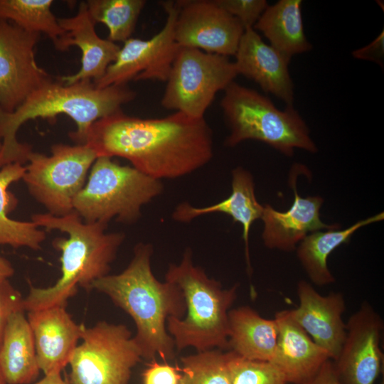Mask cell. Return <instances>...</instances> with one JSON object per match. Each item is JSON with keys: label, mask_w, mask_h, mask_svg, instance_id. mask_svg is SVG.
Masks as SVG:
<instances>
[{"label": "cell", "mask_w": 384, "mask_h": 384, "mask_svg": "<svg viewBox=\"0 0 384 384\" xmlns=\"http://www.w3.org/2000/svg\"><path fill=\"white\" fill-rule=\"evenodd\" d=\"M82 144L97 157L126 159L134 168L160 181L190 174L213 156V132L205 118L181 112L142 119L120 110L95 122Z\"/></svg>", "instance_id": "obj_1"}, {"label": "cell", "mask_w": 384, "mask_h": 384, "mask_svg": "<svg viewBox=\"0 0 384 384\" xmlns=\"http://www.w3.org/2000/svg\"><path fill=\"white\" fill-rule=\"evenodd\" d=\"M153 246L138 243L128 266L120 273L107 274L96 280L92 289L107 295L128 314L136 325L133 338L142 358L163 360L175 357V344L166 329L169 317L182 319L186 302L179 287L171 282L159 281L151 267Z\"/></svg>", "instance_id": "obj_2"}, {"label": "cell", "mask_w": 384, "mask_h": 384, "mask_svg": "<svg viewBox=\"0 0 384 384\" xmlns=\"http://www.w3.org/2000/svg\"><path fill=\"white\" fill-rule=\"evenodd\" d=\"M135 95L127 85L97 87L91 80L65 85L53 78L30 94L13 112L0 107V169L9 164L27 162L31 147L16 138L18 130L27 121L65 114L77 127L69 136L77 144H82L95 122L120 110Z\"/></svg>", "instance_id": "obj_3"}, {"label": "cell", "mask_w": 384, "mask_h": 384, "mask_svg": "<svg viewBox=\"0 0 384 384\" xmlns=\"http://www.w3.org/2000/svg\"><path fill=\"white\" fill-rule=\"evenodd\" d=\"M31 219L38 227L58 230L68 237L53 242L61 252V276L48 287L30 285L29 293L23 301L25 311L65 306L78 287L89 292L96 280L109 274L110 265L124 239V234L106 233L107 224L85 223L74 211L63 216L38 213Z\"/></svg>", "instance_id": "obj_4"}, {"label": "cell", "mask_w": 384, "mask_h": 384, "mask_svg": "<svg viewBox=\"0 0 384 384\" xmlns=\"http://www.w3.org/2000/svg\"><path fill=\"white\" fill-rule=\"evenodd\" d=\"M165 281L179 287L186 306L183 318L169 317L166 321L176 349H228V311L237 297L238 284L225 289L220 282L209 278L194 265L190 248L186 249L180 263L169 265Z\"/></svg>", "instance_id": "obj_5"}, {"label": "cell", "mask_w": 384, "mask_h": 384, "mask_svg": "<svg viewBox=\"0 0 384 384\" xmlns=\"http://www.w3.org/2000/svg\"><path fill=\"white\" fill-rule=\"evenodd\" d=\"M223 91L220 107L230 131L225 146L256 140L289 157L295 149L318 151L307 124L293 105L279 110L267 97L235 81Z\"/></svg>", "instance_id": "obj_6"}, {"label": "cell", "mask_w": 384, "mask_h": 384, "mask_svg": "<svg viewBox=\"0 0 384 384\" xmlns=\"http://www.w3.org/2000/svg\"><path fill=\"white\" fill-rule=\"evenodd\" d=\"M163 188L161 181L133 166L120 165L111 157L100 156L74 199L73 210L85 223L107 225L115 218L132 223L140 218L142 207L159 196Z\"/></svg>", "instance_id": "obj_7"}, {"label": "cell", "mask_w": 384, "mask_h": 384, "mask_svg": "<svg viewBox=\"0 0 384 384\" xmlns=\"http://www.w3.org/2000/svg\"><path fill=\"white\" fill-rule=\"evenodd\" d=\"M97 158L85 144H53L50 156L31 151L22 179L48 213L63 216L74 211V199Z\"/></svg>", "instance_id": "obj_8"}, {"label": "cell", "mask_w": 384, "mask_h": 384, "mask_svg": "<svg viewBox=\"0 0 384 384\" xmlns=\"http://www.w3.org/2000/svg\"><path fill=\"white\" fill-rule=\"evenodd\" d=\"M238 75L234 62L228 56L178 46L161 105L193 118H203L216 94Z\"/></svg>", "instance_id": "obj_9"}, {"label": "cell", "mask_w": 384, "mask_h": 384, "mask_svg": "<svg viewBox=\"0 0 384 384\" xmlns=\"http://www.w3.org/2000/svg\"><path fill=\"white\" fill-rule=\"evenodd\" d=\"M69 362L70 384H128L142 356L131 331L124 324L100 321L83 325Z\"/></svg>", "instance_id": "obj_10"}, {"label": "cell", "mask_w": 384, "mask_h": 384, "mask_svg": "<svg viewBox=\"0 0 384 384\" xmlns=\"http://www.w3.org/2000/svg\"><path fill=\"white\" fill-rule=\"evenodd\" d=\"M161 4L166 14L162 29L147 40L130 38L124 41L104 75L93 82L95 86L122 85L132 80L166 82L179 46L174 36L178 8L174 1H161Z\"/></svg>", "instance_id": "obj_11"}, {"label": "cell", "mask_w": 384, "mask_h": 384, "mask_svg": "<svg viewBox=\"0 0 384 384\" xmlns=\"http://www.w3.org/2000/svg\"><path fill=\"white\" fill-rule=\"evenodd\" d=\"M41 34L0 19V107L15 110L33 91L52 80L35 58Z\"/></svg>", "instance_id": "obj_12"}, {"label": "cell", "mask_w": 384, "mask_h": 384, "mask_svg": "<svg viewBox=\"0 0 384 384\" xmlns=\"http://www.w3.org/2000/svg\"><path fill=\"white\" fill-rule=\"evenodd\" d=\"M174 36L179 46L235 55L245 28L215 0L176 1Z\"/></svg>", "instance_id": "obj_13"}, {"label": "cell", "mask_w": 384, "mask_h": 384, "mask_svg": "<svg viewBox=\"0 0 384 384\" xmlns=\"http://www.w3.org/2000/svg\"><path fill=\"white\" fill-rule=\"evenodd\" d=\"M383 329L381 316L363 301L346 324L345 340L332 361L341 384H374L383 359L380 346Z\"/></svg>", "instance_id": "obj_14"}, {"label": "cell", "mask_w": 384, "mask_h": 384, "mask_svg": "<svg viewBox=\"0 0 384 384\" xmlns=\"http://www.w3.org/2000/svg\"><path fill=\"white\" fill-rule=\"evenodd\" d=\"M297 293L299 304L289 310L291 316L334 361L346 335L343 320L346 309L343 294L333 292L321 295L304 280L297 283Z\"/></svg>", "instance_id": "obj_15"}, {"label": "cell", "mask_w": 384, "mask_h": 384, "mask_svg": "<svg viewBox=\"0 0 384 384\" xmlns=\"http://www.w3.org/2000/svg\"><path fill=\"white\" fill-rule=\"evenodd\" d=\"M297 175L291 177L294 201L286 211L275 210L269 204L264 205L262 219L264 229L262 238L266 247L291 252L309 233L322 229H339L337 223L326 224L320 218L322 197L299 195L296 184Z\"/></svg>", "instance_id": "obj_16"}, {"label": "cell", "mask_w": 384, "mask_h": 384, "mask_svg": "<svg viewBox=\"0 0 384 384\" xmlns=\"http://www.w3.org/2000/svg\"><path fill=\"white\" fill-rule=\"evenodd\" d=\"M27 319L41 370L44 375L61 373L81 338L84 324H77L60 306L28 311Z\"/></svg>", "instance_id": "obj_17"}, {"label": "cell", "mask_w": 384, "mask_h": 384, "mask_svg": "<svg viewBox=\"0 0 384 384\" xmlns=\"http://www.w3.org/2000/svg\"><path fill=\"white\" fill-rule=\"evenodd\" d=\"M235 56L238 75L252 80L287 105H293L294 84L288 68L291 58L265 43L253 28L245 29Z\"/></svg>", "instance_id": "obj_18"}, {"label": "cell", "mask_w": 384, "mask_h": 384, "mask_svg": "<svg viewBox=\"0 0 384 384\" xmlns=\"http://www.w3.org/2000/svg\"><path fill=\"white\" fill-rule=\"evenodd\" d=\"M274 319L277 339L271 363L284 374L288 383L308 384L331 360L329 354L292 319L289 310L277 311Z\"/></svg>", "instance_id": "obj_19"}, {"label": "cell", "mask_w": 384, "mask_h": 384, "mask_svg": "<svg viewBox=\"0 0 384 384\" xmlns=\"http://www.w3.org/2000/svg\"><path fill=\"white\" fill-rule=\"evenodd\" d=\"M60 27L66 32L60 51L76 46L82 53L81 66L75 74L58 77L65 85L82 80L93 82L100 79L108 66L115 60L120 46L108 39L101 38L96 33L85 1L80 3L77 14L72 17L58 18Z\"/></svg>", "instance_id": "obj_20"}, {"label": "cell", "mask_w": 384, "mask_h": 384, "mask_svg": "<svg viewBox=\"0 0 384 384\" xmlns=\"http://www.w3.org/2000/svg\"><path fill=\"white\" fill-rule=\"evenodd\" d=\"M232 191L225 199L204 207H195L188 202L179 203L172 213L173 219L181 223H188L201 215L222 213L230 215L234 222L242 227V238L249 269V234L252 223L261 218L264 206L257 200L255 183L250 172L238 166L232 171Z\"/></svg>", "instance_id": "obj_21"}, {"label": "cell", "mask_w": 384, "mask_h": 384, "mask_svg": "<svg viewBox=\"0 0 384 384\" xmlns=\"http://www.w3.org/2000/svg\"><path fill=\"white\" fill-rule=\"evenodd\" d=\"M228 325L230 351L248 360L272 361L277 339L274 319H265L242 306L228 311Z\"/></svg>", "instance_id": "obj_22"}, {"label": "cell", "mask_w": 384, "mask_h": 384, "mask_svg": "<svg viewBox=\"0 0 384 384\" xmlns=\"http://www.w3.org/2000/svg\"><path fill=\"white\" fill-rule=\"evenodd\" d=\"M24 312L18 311L11 316L0 348V368L6 384H32L41 371Z\"/></svg>", "instance_id": "obj_23"}, {"label": "cell", "mask_w": 384, "mask_h": 384, "mask_svg": "<svg viewBox=\"0 0 384 384\" xmlns=\"http://www.w3.org/2000/svg\"><path fill=\"white\" fill-rule=\"evenodd\" d=\"M302 4L301 0H279L268 5L253 27L289 58L312 48L304 33Z\"/></svg>", "instance_id": "obj_24"}, {"label": "cell", "mask_w": 384, "mask_h": 384, "mask_svg": "<svg viewBox=\"0 0 384 384\" xmlns=\"http://www.w3.org/2000/svg\"><path fill=\"white\" fill-rule=\"evenodd\" d=\"M384 213H380L357 221L343 229L318 230L307 235L297 246V256L310 281L316 286H326L335 282L327 265L330 254L342 244L348 243L351 236L361 228L381 221Z\"/></svg>", "instance_id": "obj_25"}, {"label": "cell", "mask_w": 384, "mask_h": 384, "mask_svg": "<svg viewBox=\"0 0 384 384\" xmlns=\"http://www.w3.org/2000/svg\"><path fill=\"white\" fill-rule=\"evenodd\" d=\"M25 170V166L20 163L9 164L0 169V246L27 247L37 250L46 239L45 232L32 220H15L8 216L17 204L9 188L23 178Z\"/></svg>", "instance_id": "obj_26"}, {"label": "cell", "mask_w": 384, "mask_h": 384, "mask_svg": "<svg viewBox=\"0 0 384 384\" xmlns=\"http://www.w3.org/2000/svg\"><path fill=\"white\" fill-rule=\"evenodd\" d=\"M53 3L52 0H0V19L30 33L46 34L60 50L66 32L51 11Z\"/></svg>", "instance_id": "obj_27"}, {"label": "cell", "mask_w": 384, "mask_h": 384, "mask_svg": "<svg viewBox=\"0 0 384 384\" xmlns=\"http://www.w3.org/2000/svg\"><path fill=\"white\" fill-rule=\"evenodd\" d=\"M88 12L96 24H105L108 40L124 42L131 38L138 18L146 4L144 0H88Z\"/></svg>", "instance_id": "obj_28"}, {"label": "cell", "mask_w": 384, "mask_h": 384, "mask_svg": "<svg viewBox=\"0 0 384 384\" xmlns=\"http://www.w3.org/2000/svg\"><path fill=\"white\" fill-rule=\"evenodd\" d=\"M223 351L213 348L181 357L179 384H231L232 351Z\"/></svg>", "instance_id": "obj_29"}, {"label": "cell", "mask_w": 384, "mask_h": 384, "mask_svg": "<svg viewBox=\"0 0 384 384\" xmlns=\"http://www.w3.org/2000/svg\"><path fill=\"white\" fill-rule=\"evenodd\" d=\"M231 351V384L288 383L284 374L272 363L248 360Z\"/></svg>", "instance_id": "obj_30"}, {"label": "cell", "mask_w": 384, "mask_h": 384, "mask_svg": "<svg viewBox=\"0 0 384 384\" xmlns=\"http://www.w3.org/2000/svg\"><path fill=\"white\" fill-rule=\"evenodd\" d=\"M215 1L237 18L245 29L253 28L268 6L265 0H215Z\"/></svg>", "instance_id": "obj_31"}, {"label": "cell", "mask_w": 384, "mask_h": 384, "mask_svg": "<svg viewBox=\"0 0 384 384\" xmlns=\"http://www.w3.org/2000/svg\"><path fill=\"white\" fill-rule=\"evenodd\" d=\"M23 301L21 294L8 279L0 281V348L11 316L18 311H24Z\"/></svg>", "instance_id": "obj_32"}, {"label": "cell", "mask_w": 384, "mask_h": 384, "mask_svg": "<svg viewBox=\"0 0 384 384\" xmlns=\"http://www.w3.org/2000/svg\"><path fill=\"white\" fill-rule=\"evenodd\" d=\"M180 370L179 367L152 360L142 373V384H179Z\"/></svg>", "instance_id": "obj_33"}, {"label": "cell", "mask_w": 384, "mask_h": 384, "mask_svg": "<svg viewBox=\"0 0 384 384\" xmlns=\"http://www.w3.org/2000/svg\"><path fill=\"white\" fill-rule=\"evenodd\" d=\"M357 59L372 61L383 66L384 59V32H382L367 46L352 52Z\"/></svg>", "instance_id": "obj_34"}, {"label": "cell", "mask_w": 384, "mask_h": 384, "mask_svg": "<svg viewBox=\"0 0 384 384\" xmlns=\"http://www.w3.org/2000/svg\"><path fill=\"white\" fill-rule=\"evenodd\" d=\"M308 384H341L332 360L327 361Z\"/></svg>", "instance_id": "obj_35"}, {"label": "cell", "mask_w": 384, "mask_h": 384, "mask_svg": "<svg viewBox=\"0 0 384 384\" xmlns=\"http://www.w3.org/2000/svg\"><path fill=\"white\" fill-rule=\"evenodd\" d=\"M14 273V270L10 262L0 257V281L8 279Z\"/></svg>", "instance_id": "obj_36"}, {"label": "cell", "mask_w": 384, "mask_h": 384, "mask_svg": "<svg viewBox=\"0 0 384 384\" xmlns=\"http://www.w3.org/2000/svg\"><path fill=\"white\" fill-rule=\"evenodd\" d=\"M32 384H70L69 381H66L63 379L61 373H53L49 375H46L44 377Z\"/></svg>", "instance_id": "obj_37"}, {"label": "cell", "mask_w": 384, "mask_h": 384, "mask_svg": "<svg viewBox=\"0 0 384 384\" xmlns=\"http://www.w3.org/2000/svg\"><path fill=\"white\" fill-rule=\"evenodd\" d=\"M0 384H6V382L1 370V368H0Z\"/></svg>", "instance_id": "obj_38"}, {"label": "cell", "mask_w": 384, "mask_h": 384, "mask_svg": "<svg viewBox=\"0 0 384 384\" xmlns=\"http://www.w3.org/2000/svg\"><path fill=\"white\" fill-rule=\"evenodd\" d=\"M1 146H2V144H1V141L0 140V151H1Z\"/></svg>", "instance_id": "obj_39"}]
</instances>
